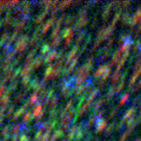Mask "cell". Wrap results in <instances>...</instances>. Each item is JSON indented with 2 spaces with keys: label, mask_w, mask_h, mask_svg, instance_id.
Segmentation results:
<instances>
[{
  "label": "cell",
  "mask_w": 141,
  "mask_h": 141,
  "mask_svg": "<svg viewBox=\"0 0 141 141\" xmlns=\"http://www.w3.org/2000/svg\"><path fill=\"white\" fill-rule=\"evenodd\" d=\"M135 112H136V108H135V107H131V108H130V109L124 113V115H123V117H122L121 122H124V121H126V120L131 119V118L134 116Z\"/></svg>",
  "instance_id": "obj_1"
},
{
  "label": "cell",
  "mask_w": 141,
  "mask_h": 141,
  "mask_svg": "<svg viewBox=\"0 0 141 141\" xmlns=\"http://www.w3.org/2000/svg\"><path fill=\"white\" fill-rule=\"evenodd\" d=\"M106 69H107V65L99 66L98 69L96 70L95 73H94V79H98V78H100L101 75H104V73H105V71H106Z\"/></svg>",
  "instance_id": "obj_2"
},
{
  "label": "cell",
  "mask_w": 141,
  "mask_h": 141,
  "mask_svg": "<svg viewBox=\"0 0 141 141\" xmlns=\"http://www.w3.org/2000/svg\"><path fill=\"white\" fill-rule=\"evenodd\" d=\"M96 122H97L96 123V131L97 132H101L107 125V119H99Z\"/></svg>",
  "instance_id": "obj_3"
},
{
  "label": "cell",
  "mask_w": 141,
  "mask_h": 141,
  "mask_svg": "<svg viewBox=\"0 0 141 141\" xmlns=\"http://www.w3.org/2000/svg\"><path fill=\"white\" fill-rule=\"evenodd\" d=\"M120 54H121L120 50H117V51L113 54V56H112V62H111L112 65H114V64H116V63L118 62V60H119V57H120Z\"/></svg>",
  "instance_id": "obj_4"
},
{
  "label": "cell",
  "mask_w": 141,
  "mask_h": 141,
  "mask_svg": "<svg viewBox=\"0 0 141 141\" xmlns=\"http://www.w3.org/2000/svg\"><path fill=\"white\" fill-rule=\"evenodd\" d=\"M116 124H117L116 122H112V123L107 127V130H106V135H108V136H109V135H111V134H112V132L115 130Z\"/></svg>",
  "instance_id": "obj_5"
},
{
  "label": "cell",
  "mask_w": 141,
  "mask_h": 141,
  "mask_svg": "<svg viewBox=\"0 0 141 141\" xmlns=\"http://www.w3.org/2000/svg\"><path fill=\"white\" fill-rule=\"evenodd\" d=\"M130 19H131L130 14H129V13H125V14L123 15V17H122L121 24H122V25H127V24H129V22H130Z\"/></svg>",
  "instance_id": "obj_6"
},
{
  "label": "cell",
  "mask_w": 141,
  "mask_h": 141,
  "mask_svg": "<svg viewBox=\"0 0 141 141\" xmlns=\"http://www.w3.org/2000/svg\"><path fill=\"white\" fill-rule=\"evenodd\" d=\"M120 76H121V74L119 73V72H115L114 74H113V76H112V79H111V84H113V85H115L117 82H118V80L120 79Z\"/></svg>",
  "instance_id": "obj_7"
},
{
  "label": "cell",
  "mask_w": 141,
  "mask_h": 141,
  "mask_svg": "<svg viewBox=\"0 0 141 141\" xmlns=\"http://www.w3.org/2000/svg\"><path fill=\"white\" fill-rule=\"evenodd\" d=\"M139 78V75L136 73V72H134L133 73V75H132V78H131V80H130V85H129V89H131L132 87H133V85L135 84V82L137 81V79Z\"/></svg>",
  "instance_id": "obj_8"
},
{
  "label": "cell",
  "mask_w": 141,
  "mask_h": 141,
  "mask_svg": "<svg viewBox=\"0 0 141 141\" xmlns=\"http://www.w3.org/2000/svg\"><path fill=\"white\" fill-rule=\"evenodd\" d=\"M124 84H125V82H124V80H121L120 81V83H119V85L116 87V86H114L115 87V94H117V93H119L122 89H123V87H124Z\"/></svg>",
  "instance_id": "obj_9"
},
{
  "label": "cell",
  "mask_w": 141,
  "mask_h": 141,
  "mask_svg": "<svg viewBox=\"0 0 141 141\" xmlns=\"http://www.w3.org/2000/svg\"><path fill=\"white\" fill-rule=\"evenodd\" d=\"M91 94H90V97H89V99H88V101H90V102H92L93 101V99L98 95V93H99V89H94L92 92H90Z\"/></svg>",
  "instance_id": "obj_10"
},
{
  "label": "cell",
  "mask_w": 141,
  "mask_h": 141,
  "mask_svg": "<svg viewBox=\"0 0 141 141\" xmlns=\"http://www.w3.org/2000/svg\"><path fill=\"white\" fill-rule=\"evenodd\" d=\"M104 101H105V100H104V98L98 99V100H97V101L94 104V106H93V110H94V111H97V110H98V109L101 107V105L104 104Z\"/></svg>",
  "instance_id": "obj_11"
},
{
  "label": "cell",
  "mask_w": 141,
  "mask_h": 141,
  "mask_svg": "<svg viewBox=\"0 0 141 141\" xmlns=\"http://www.w3.org/2000/svg\"><path fill=\"white\" fill-rule=\"evenodd\" d=\"M119 18H120V12H117L116 13V15H115V17H114V19H113V21H112V23H111V27H113L114 28V25L116 24V22L119 20Z\"/></svg>",
  "instance_id": "obj_12"
},
{
  "label": "cell",
  "mask_w": 141,
  "mask_h": 141,
  "mask_svg": "<svg viewBox=\"0 0 141 141\" xmlns=\"http://www.w3.org/2000/svg\"><path fill=\"white\" fill-rule=\"evenodd\" d=\"M139 49L141 50V41H137V42L135 43V45H134V47H133V51H134V52H137Z\"/></svg>",
  "instance_id": "obj_13"
},
{
  "label": "cell",
  "mask_w": 141,
  "mask_h": 141,
  "mask_svg": "<svg viewBox=\"0 0 141 141\" xmlns=\"http://www.w3.org/2000/svg\"><path fill=\"white\" fill-rule=\"evenodd\" d=\"M110 55V50H104V54L100 57V61H105L106 59H108Z\"/></svg>",
  "instance_id": "obj_14"
},
{
  "label": "cell",
  "mask_w": 141,
  "mask_h": 141,
  "mask_svg": "<svg viewBox=\"0 0 141 141\" xmlns=\"http://www.w3.org/2000/svg\"><path fill=\"white\" fill-rule=\"evenodd\" d=\"M113 43H114V38H111V39L109 40V42H108L107 46L104 48V50H109V49H110V47L113 45Z\"/></svg>",
  "instance_id": "obj_15"
},
{
  "label": "cell",
  "mask_w": 141,
  "mask_h": 141,
  "mask_svg": "<svg viewBox=\"0 0 141 141\" xmlns=\"http://www.w3.org/2000/svg\"><path fill=\"white\" fill-rule=\"evenodd\" d=\"M118 110H119V109H118V107L114 108V109H113V111L110 113V115H109V118H110V119H111V118H113V117H114V115H116V114H117Z\"/></svg>",
  "instance_id": "obj_16"
},
{
  "label": "cell",
  "mask_w": 141,
  "mask_h": 141,
  "mask_svg": "<svg viewBox=\"0 0 141 141\" xmlns=\"http://www.w3.org/2000/svg\"><path fill=\"white\" fill-rule=\"evenodd\" d=\"M127 98H129V94L126 93V94H124V95L121 97V100H120V105H123V104H125V102H126V100H127Z\"/></svg>",
  "instance_id": "obj_17"
},
{
  "label": "cell",
  "mask_w": 141,
  "mask_h": 141,
  "mask_svg": "<svg viewBox=\"0 0 141 141\" xmlns=\"http://www.w3.org/2000/svg\"><path fill=\"white\" fill-rule=\"evenodd\" d=\"M87 23H88V19H87V18H84L83 20H81V21H80L79 26H85Z\"/></svg>",
  "instance_id": "obj_18"
},
{
  "label": "cell",
  "mask_w": 141,
  "mask_h": 141,
  "mask_svg": "<svg viewBox=\"0 0 141 141\" xmlns=\"http://www.w3.org/2000/svg\"><path fill=\"white\" fill-rule=\"evenodd\" d=\"M140 121H141V111H140V113H139V115H138V118L136 119V122H137V123H139Z\"/></svg>",
  "instance_id": "obj_19"
},
{
  "label": "cell",
  "mask_w": 141,
  "mask_h": 141,
  "mask_svg": "<svg viewBox=\"0 0 141 141\" xmlns=\"http://www.w3.org/2000/svg\"><path fill=\"white\" fill-rule=\"evenodd\" d=\"M135 72H136V73H137V74H138V75L140 76V74H141V66H140V67H139V68H138V69L136 70Z\"/></svg>",
  "instance_id": "obj_20"
},
{
  "label": "cell",
  "mask_w": 141,
  "mask_h": 141,
  "mask_svg": "<svg viewBox=\"0 0 141 141\" xmlns=\"http://www.w3.org/2000/svg\"><path fill=\"white\" fill-rule=\"evenodd\" d=\"M84 36H85V33H81V35H80V37H79V40H78V42H80V41H81V39L83 40Z\"/></svg>",
  "instance_id": "obj_21"
},
{
  "label": "cell",
  "mask_w": 141,
  "mask_h": 141,
  "mask_svg": "<svg viewBox=\"0 0 141 141\" xmlns=\"http://www.w3.org/2000/svg\"><path fill=\"white\" fill-rule=\"evenodd\" d=\"M96 23H97V19H95V20L93 21V23H92V28H94V27H95V25H96Z\"/></svg>",
  "instance_id": "obj_22"
},
{
  "label": "cell",
  "mask_w": 141,
  "mask_h": 141,
  "mask_svg": "<svg viewBox=\"0 0 141 141\" xmlns=\"http://www.w3.org/2000/svg\"><path fill=\"white\" fill-rule=\"evenodd\" d=\"M140 31H141V22H140V25L138 27V33H140Z\"/></svg>",
  "instance_id": "obj_23"
},
{
  "label": "cell",
  "mask_w": 141,
  "mask_h": 141,
  "mask_svg": "<svg viewBox=\"0 0 141 141\" xmlns=\"http://www.w3.org/2000/svg\"><path fill=\"white\" fill-rule=\"evenodd\" d=\"M134 141H141V139H140V138H137V139H135Z\"/></svg>",
  "instance_id": "obj_24"
},
{
  "label": "cell",
  "mask_w": 141,
  "mask_h": 141,
  "mask_svg": "<svg viewBox=\"0 0 141 141\" xmlns=\"http://www.w3.org/2000/svg\"><path fill=\"white\" fill-rule=\"evenodd\" d=\"M87 141H91V139H90V140H87Z\"/></svg>",
  "instance_id": "obj_25"
}]
</instances>
